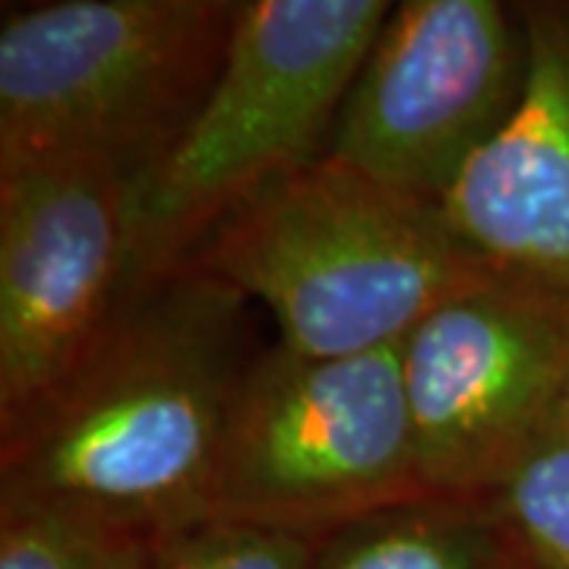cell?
<instances>
[{
  "instance_id": "10",
  "label": "cell",
  "mask_w": 569,
  "mask_h": 569,
  "mask_svg": "<svg viewBox=\"0 0 569 569\" xmlns=\"http://www.w3.org/2000/svg\"><path fill=\"white\" fill-rule=\"evenodd\" d=\"M516 553L481 503L425 497L317 541L310 569H509Z\"/></svg>"
},
{
  "instance_id": "13",
  "label": "cell",
  "mask_w": 569,
  "mask_h": 569,
  "mask_svg": "<svg viewBox=\"0 0 569 569\" xmlns=\"http://www.w3.org/2000/svg\"><path fill=\"white\" fill-rule=\"evenodd\" d=\"M320 538L206 516L149 548V569H310Z\"/></svg>"
},
{
  "instance_id": "16",
  "label": "cell",
  "mask_w": 569,
  "mask_h": 569,
  "mask_svg": "<svg viewBox=\"0 0 569 569\" xmlns=\"http://www.w3.org/2000/svg\"><path fill=\"white\" fill-rule=\"evenodd\" d=\"M509 569H529V567H526V563H519V560H516V563H512V567H509Z\"/></svg>"
},
{
  "instance_id": "2",
  "label": "cell",
  "mask_w": 569,
  "mask_h": 569,
  "mask_svg": "<svg viewBox=\"0 0 569 569\" xmlns=\"http://www.w3.org/2000/svg\"><path fill=\"white\" fill-rule=\"evenodd\" d=\"M181 266L263 305L279 346L307 358L396 346L437 307L503 279L440 206L332 156L234 206Z\"/></svg>"
},
{
  "instance_id": "14",
  "label": "cell",
  "mask_w": 569,
  "mask_h": 569,
  "mask_svg": "<svg viewBox=\"0 0 569 569\" xmlns=\"http://www.w3.org/2000/svg\"><path fill=\"white\" fill-rule=\"evenodd\" d=\"M149 548H152V541H149V545H133V548H127L108 569H149Z\"/></svg>"
},
{
  "instance_id": "3",
  "label": "cell",
  "mask_w": 569,
  "mask_h": 569,
  "mask_svg": "<svg viewBox=\"0 0 569 569\" xmlns=\"http://www.w3.org/2000/svg\"><path fill=\"white\" fill-rule=\"evenodd\" d=\"M389 0H241L222 73L130 183L133 284L164 276L266 183L323 159Z\"/></svg>"
},
{
  "instance_id": "6",
  "label": "cell",
  "mask_w": 569,
  "mask_h": 569,
  "mask_svg": "<svg viewBox=\"0 0 569 569\" xmlns=\"http://www.w3.org/2000/svg\"><path fill=\"white\" fill-rule=\"evenodd\" d=\"M529 36L500 0L396 3L329 140L332 159L443 206L522 99Z\"/></svg>"
},
{
  "instance_id": "5",
  "label": "cell",
  "mask_w": 569,
  "mask_h": 569,
  "mask_svg": "<svg viewBox=\"0 0 569 569\" xmlns=\"http://www.w3.org/2000/svg\"><path fill=\"white\" fill-rule=\"evenodd\" d=\"M433 497L402 389V342L348 358L263 348L231 399L206 516L323 538Z\"/></svg>"
},
{
  "instance_id": "11",
  "label": "cell",
  "mask_w": 569,
  "mask_h": 569,
  "mask_svg": "<svg viewBox=\"0 0 569 569\" xmlns=\"http://www.w3.org/2000/svg\"><path fill=\"white\" fill-rule=\"evenodd\" d=\"M529 569H569V418L560 408L481 500Z\"/></svg>"
},
{
  "instance_id": "1",
  "label": "cell",
  "mask_w": 569,
  "mask_h": 569,
  "mask_svg": "<svg viewBox=\"0 0 569 569\" xmlns=\"http://www.w3.org/2000/svg\"><path fill=\"white\" fill-rule=\"evenodd\" d=\"M247 313L197 269L137 284L89 358L0 433V507L86 509L146 541L206 519L228 408L260 355Z\"/></svg>"
},
{
  "instance_id": "8",
  "label": "cell",
  "mask_w": 569,
  "mask_h": 569,
  "mask_svg": "<svg viewBox=\"0 0 569 569\" xmlns=\"http://www.w3.org/2000/svg\"><path fill=\"white\" fill-rule=\"evenodd\" d=\"M130 183L92 162L0 178V433L89 358L137 288Z\"/></svg>"
},
{
  "instance_id": "4",
  "label": "cell",
  "mask_w": 569,
  "mask_h": 569,
  "mask_svg": "<svg viewBox=\"0 0 569 569\" xmlns=\"http://www.w3.org/2000/svg\"><path fill=\"white\" fill-rule=\"evenodd\" d=\"M238 0H58L3 13L0 178L61 162L137 181L222 73Z\"/></svg>"
},
{
  "instance_id": "15",
  "label": "cell",
  "mask_w": 569,
  "mask_h": 569,
  "mask_svg": "<svg viewBox=\"0 0 569 569\" xmlns=\"http://www.w3.org/2000/svg\"><path fill=\"white\" fill-rule=\"evenodd\" d=\"M563 411H567V418H569V380H567V396H563Z\"/></svg>"
},
{
  "instance_id": "7",
  "label": "cell",
  "mask_w": 569,
  "mask_h": 569,
  "mask_svg": "<svg viewBox=\"0 0 569 569\" xmlns=\"http://www.w3.org/2000/svg\"><path fill=\"white\" fill-rule=\"evenodd\" d=\"M569 298L481 284L402 339L415 459L433 497L481 503L563 408Z\"/></svg>"
},
{
  "instance_id": "12",
  "label": "cell",
  "mask_w": 569,
  "mask_h": 569,
  "mask_svg": "<svg viewBox=\"0 0 569 569\" xmlns=\"http://www.w3.org/2000/svg\"><path fill=\"white\" fill-rule=\"evenodd\" d=\"M133 545L149 541L86 509L0 507V569H108Z\"/></svg>"
},
{
  "instance_id": "9",
  "label": "cell",
  "mask_w": 569,
  "mask_h": 569,
  "mask_svg": "<svg viewBox=\"0 0 569 569\" xmlns=\"http://www.w3.org/2000/svg\"><path fill=\"white\" fill-rule=\"evenodd\" d=\"M519 10L522 99L440 209L497 276L569 298V3Z\"/></svg>"
}]
</instances>
